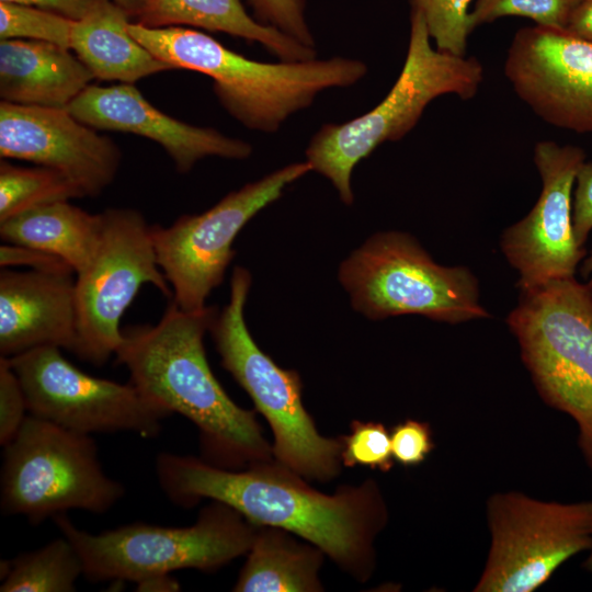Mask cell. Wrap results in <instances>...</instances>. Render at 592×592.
<instances>
[{
    "instance_id": "7",
    "label": "cell",
    "mask_w": 592,
    "mask_h": 592,
    "mask_svg": "<svg viewBox=\"0 0 592 592\" xmlns=\"http://www.w3.org/2000/svg\"><path fill=\"white\" fill-rule=\"evenodd\" d=\"M55 524L78 551L90 581L138 582L182 569L215 571L248 554L257 532L238 511L213 501L186 527L133 523L98 534L66 515Z\"/></svg>"
},
{
    "instance_id": "26",
    "label": "cell",
    "mask_w": 592,
    "mask_h": 592,
    "mask_svg": "<svg viewBox=\"0 0 592 592\" xmlns=\"http://www.w3.org/2000/svg\"><path fill=\"white\" fill-rule=\"evenodd\" d=\"M73 20L43 9L0 2V38L33 39L70 49Z\"/></svg>"
},
{
    "instance_id": "37",
    "label": "cell",
    "mask_w": 592,
    "mask_h": 592,
    "mask_svg": "<svg viewBox=\"0 0 592 592\" xmlns=\"http://www.w3.org/2000/svg\"><path fill=\"white\" fill-rule=\"evenodd\" d=\"M136 583L138 591L146 592H173L181 589L179 582L170 577V574L152 576Z\"/></svg>"
},
{
    "instance_id": "35",
    "label": "cell",
    "mask_w": 592,
    "mask_h": 592,
    "mask_svg": "<svg viewBox=\"0 0 592 592\" xmlns=\"http://www.w3.org/2000/svg\"><path fill=\"white\" fill-rule=\"evenodd\" d=\"M98 0H0L43 9L79 21L84 18Z\"/></svg>"
},
{
    "instance_id": "2",
    "label": "cell",
    "mask_w": 592,
    "mask_h": 592,
    "mask_svg": "<svg viewBox=\"0 0 592 592\" xmlns=\"http://www.w3.org/2000/svg\"><path fill=\"white\" fill-rule=\"evenodd\" d=\"M218 311H186L171 299L156 325L123 330L115 357L144 395L197 428L202 459L243 469L272 460L273 451L254 412L230 399L208 364L203 340Z\"/></svg>"
},
{
    "instance_id": "21",
    "label": "cell",
    "mask_w": 592,
    "mask_h": 592,
    "mask_svg": "<svg viewBox=\"0 0 592 592\" xmlns=\"http://www.w3.org/2000/svg\"><path fill=\"white\" fill-rule=\"evenodd\" d=\"M137 23L149 27L189 25L261 44L283 61L317 57L310 48L253 19L242 0H145Z\"/></svg>"
},
{
    "instance_id": "6",
    "label": "cell",
    "mask_w": 592,
    "mask_h": 592,
    "mask_svg": "<svg viewBox=\"0 0 592 592\" xmlns=\"http://www.w3.org/2000/svg\"><path fill=\"white\" fill-rule=\"evenodd\" d=\"M251 282L247 269H234L229 301L210 326L221 366L269 422L275 460L305 479H333L342 465L341 437H326L318 432L303 403L299 374L280 367L253 340L244 320Z\"/></svg>"
},
{
    "instance_id": "14",
    "label": "cell",
    "mask_w": 592,
    "mask_h": 592,
    "mask_svg": "<svg viewBox=\"0 0 592 592\" xmlns=\"http://www.w3.org/2000/svg\"><path fill=\"white\" fill-rule=\"evenodd\" d=\"M542 191L531 212L501 236V250L519 272L517 287L527 289L549 281L573 277L585 249L576 239L571 193L584 151L551 140L534 147Z\"/></svg>"
},
{
    "instance_id": "39",
    "label": "cell",
    "mask_w": 592,
    "mask_h": 592,
    "mask_svg": "<svg viewBox=\"0 0 592 592\" xmlns=\"http://www.w3.org/2000/svg\"><path fill=\"white\" fill-rule=\"evenodd\" d=\"M581 275L588 280V284L592 287V251L590 255L583 261L581 266Z\"/></svg>"
},
{
    "instance_id": "28",
    "label": "cell",
    "mask_w": 592,
    "mask_h": 592,
    "mask_svg": "<svg viewBox=\"0 0 592 592\" xmlns=\"http://www.w3.org/2000/svg\"><path fill=\"white\" fill-rule=\"evenodd\" d=\"M582 0H477L470 10L473 31L503 16L527 18L539 26L566 30Z\"/></svg>"
},
{
    "instance_id": "5",
    "label": "cell",
    "mask_w": 592,
    "mask_h": 592,
    "mask_svg": "<svg viewBox=\"0 0 592 592\" xmlns=\"http://www.w3.org/2000/svg\"><path fill=\"white\" fill-rule=\"evenodd\" d=\"M520 291L506 325L540 397L577 423L592 470V287L573 276Z\"/></svg>"
},
{
    "instance_id": "1",
    "label": "cell",
    "mask_w": 592,
    "mask_h": 592,
    "mask_svg": "<svg viewBox=\"0 0 592 592\" xmlns=\"http://www.w3.org/2000/svg\"><path fill=\"white\" fill-rule=\"evenodd\" d=\"M156 474L163 493L179 506L218 501L254 525L283 528L317 546L357 581L374 571V542L388 512L373 479L325 494L273 459L227 469L173 453L157 456Z\"/></svg>"
},
{
    "instance_id": "34",
    "label": "cell",
    "mask_w": 592,
    "mask_h": 592,
    "mask_svg": "<svg viewBox=\"0 0 592 592\" xmlns=\"http://www.w3.org/2000/svg\"><path fill=\"white\" fill-rule=\"evenodd\" d=\"M577 186L572 205L576 239L583 246L592 230V162H583L576 175Z\"/></svg>"
},
{
    "instance_id": "10",
    "label": "cell",
    "mask_w": 592,
    "mask_h": 592,
    "mask_svg": "<svg viewBox=\"0 0 592 592\" xmlns=\"http://www.w3.org/2000/svg\"><path fill=\"white\" fill-rule=\"evenodd\" d=\"M491 542L475 592H533L592 543V500L543 501L522 492L487 501Z\"/></svg>"
},
{
    "instance_id": "20",
    "label": "cell",
    "mask_w": 592,
    "mask_h": 592,
    "mask_svg": "<svg viewBox=\"0 0 592 592\" xmlns=\"http://www.w3.org/2000/svg\"><path fill=\"white\" fill-rule=\"evenodd\" d=\"M128 16L114 1L98 0L84 18L75 22L70 49L94 78L134 84L173 70L132 36Z\"/></svg>"
},
{
    "instance_id": "13",
    "label": "cell",
    "mask_w": 592,
    "mask_h": 592,
    "mask_svg": "<svg viewBox=\"0 0 592 592\" xmlns=\"http://www.w3.org/2000/svg\"><path fill=\"white\" fill-rule=\"evenodd\" d=\"M23 389L29 414L69 431L132 432L153 439L166 408L134 384L89 375L64 357L59 348L39 346L8 357Z\"/></svg>"
},
{
    "instance_id": "40",
    "label": "cell",
    "mask_w": 592,
    "mask_h": 592,
    "mask_svg": "<svg viewBox=\"0 0 592 592\" xmlns=\"http://www.w3.org/2000/svg\"><path fill=\"white\" fill-rule=\"evenodd\" d=\"M584 568L587 569V571H589L592 574V543L589 548V557L587 558L584 562Z\"/></svg>"
},
{
    "instance_id": "23",
    "label": "cell",
    "mask_w": 592,
    "mask_h": 592,
    "mask_svg": "<svg viewBox=\"0 0 592 592\" xmlns=\"http://www.w3.org/2000/svg\"><path fill=\"white\" fill-rule=\"evenodd\" d=\"M292 533L257 525L253 543L232 590L236 592H319L323 551Z\"/></svg>"
},
{
    "instance_id": "19",
    "label": "cell",
    "mask_w": 592,
    "mask_h": 592,
    "mask_svg": "<svg viewBox=\"0 0 592 592\" xmlns=\"http://www.w3.org/2000/svg\"><path fill=\"white\" fill-rule=\"evenodd\" d=\"M94 79L68 48L33 39H0L1 101L67 109Z\"/></svg>"
},
{
    "instance_id": "18",
    "label": "cell",
    "mask_w": 592,
    "mask_h": 592,
    "mask_svg": "<svg viewBox=\"0 0 592 592\" xmlns=\"http://www.w3.org/2000/svg\"><path fill=\"white\" fill-rule=\"evenodd\" d=\"M71 272L0 271V354L39 346L78 350L76 278Z\"/></svg>"
},
{
    "instance_id": "17",
    "label": "cell",
    "mask_w": 592,
    "mask_h": 592,
    "mask_svg": "<svg viewBox=\"0 0 592 592\" xmlns=\"http://www.w3.org/2000/svg\"><path fill=\"white\" fill-rule=\"evenodd\" d=\"M80 122L102 130L132 133L159 144L178 172L186 173L206 157L243 160L248 141L171 117L151 105L130 83L90 84L67 107Z\"/></svg>"
},
{
    "instance_id": "11",
    "label": "cell",
    "mask_w": 592,
    "mask_h": 592,
    "mask_svg": "<svg viewBox=\"0 0 592 592\" xmlns=\"http://www.w3.org/2000/svg\"><path fill=\"white\" fill-rule=\"evenodd\" d=\"M101 215L95 253L76 274V355L98 366L115 355L123 338L121 319L144 284L172 297L158 264L152 225L133 208H107Z\"/></svg>"
},
{
    "instance_id": "15",
    "label": "cell",
    "mask_w": 592,
    "mask_h": 592,
    "mask_svg": "<svg viewBox=\"0 0 592 592\" xmlns=\"http://www.w3.org/2000/svg\"><path fill=\"white\" fill-rule=\"evenodd\" d=\"M504 75L546 123L592 133V41L567 30L520 29L508 48Z\"/></svg>"
},
{
    "instance_id": "31",
    "label": "cell",
    "mask_w": 592,
    "mask_h": 592,
    "mask_svg": "<svg viewBox=\"0 0 592 592\" xmlns=\"http://www.w3.org/2000/svg\"><path fill=\"white\" fill-rule=\"evenodd\" d=\"M29 412L26 399L9 358L0 357V444L14 439Z\"/></svg>"
},
{
    "instance_id": "4",
    "label": "cell",
    "mask_w": 592,
    "mask_h": 592,
    "mask_svg": "<svg viewBox=\"0 0 592 592\" xmlns=\"http://www.w3.org/2000/svg\"><path fill=\"white\" fill-rule=\"evenodd\" d=\"M482 81L483 67L477 58L434 48L422 15L411 12L406 59L387 95L361 116L321 126L308 143L306 161L351 205V175L363 159L410 133L434 99L454 94L469 100Z\"/></svg>"
},
{
    "instance_id": "24",
    "label": "cell",
    "mask_w": 592,
    "mask_h": 592,
    "mask_svg": "<svg viewBox=\"0 0 592 592\" xmlns=\"http://www.w3.org/2000/svg\"><path fill=\"white\" fill-rule=\"evenodd\" d=\"M83 574L82 560L62 535L43 547L20 554L0 585L1 592H73Z\"/></svg>"
},
{
    "instance_id": "27",
    "label": "cell",
    "mask_w": 592,
    "mask_h": 592,
    "mask_svg": "<svg viewBox=\"0 0 592 592\" xmlns=\"http://www.w3.org/2000/svg\"><path fill=\"white\" fill-rule=\"evenodd\" d=\"M411 12L422 15L431 39L440 50L465 55L473 0H409Z\"/></svg>"
},
{
    "instance_id": "25",
    "label": "cell",
    "mask_w": 592,
    "mask_h": 592,
    "mask_svg": "<svg viewBox=\"0 0 592 592\" xmlns=\"http://www.w3.org/2000/svg\"><path fill=\"white\" fill-rule=\"evenodd\" d=\"M80 197H86L82 190L56 170L0 162V223L44 204Z\"/></svg>"
},
{
    "instance_id": "8",
    "label": "cell",
    "mask_w": 592,
    "mask_h": 592,
    "mask_svg": "<svg viewBox=\"0 0 592 592\" xmlns=\"http://www.w3.org/2000/svg\"><path fill=\"white\" fill-rule=\"evenodd\" d=\"M338 277L353 308L372 320L419 315L456 325L491 317L474 273L436 263L409 234L373 235L340 264Z\"/></svg>"
},
{
    "instance_id": "38",
    "label": "cell",
    "mask_w": 592,
    "mask_h": 592,
    "mask_svg": "<svg viewBox=\"0 0 592 592\" xmlns=\"http://www.w3.org/2000/svg\"><path fill=\"white\" fill-rule=\"evenodd\" d=\"M112 1H114L116 4L122 7L129 14V16H138L145 3V0H112Z\"/></svg>"
},
{
    "instance_id": "36",
    "label": "cell",
    "mask_w": 592,
    "mask_h": 592,
    "mask_svg": "<svg viewBox=\"0 0 592 592\" xmlns=\"http://www.w3.org/2000/svg\"><path fill=\"white\" fill-rule=\"evenodd\" d=\"M566 30L579 37L592 41V0H582L577 5Z\"/></svg>"
},
{
    "instance_id": "30",
    "label": "cell",
    "mask_w": 592,
    "mask_h": 592,
    "mask_svg": "<svg viewBox=\"0 0 592 592\" xmlns=\"http://www.w3.org/2000/svg\"><path fill=\"white\" fill-rule=\"evenodd\" d=\"M257 20L272 26L303 45L316 48L306 19V0H248Z\"/></svg>"
},
{
    "instance_id": "22",
    "label": "cell",
    "mask_w": 592,
    "mask_h": 592,
    "mask_svg": "<svg viewBox=\"0 0 592 592\" xmlns=\"http://www.w3.org/2000/svg\"><path fill=\"white\" fill-rule=\"evenodd\" d=\"M101 228V213L90 214L69 201H57L1 221L0 237L2 242L52 253L79 274L95 253Z\"/></svg>"
},
{
    "instance_id": "16",
    "label": "cell",
    "mask_w": 592,
    "mask_h": 592,
    "mask_svg": "<svg viewBox=\"0 0 592 592\" xmlns=\"http://www.w3.org/2000/svg\"><path fill=\"white\" fill-rule=\"evenodd\" d=\"M0 157L29 161L72 180L98 196L115 179L121 150L67 109L0 102Z\"/></svg>"
},
{
    "instance_id": "12",
    "label": "cell",
    "mask_w": 592,
    "mask_h": 592,
    "mask_svg": "<svg viewBox=\"0 0 592 592\" xmlns=\"http://www.w3.org/2000/svg\"><path fill=\"white\" fill-rule=\"evenodd\" d=\"M310 171L307 161L287 164L228 193L202 214L180 216L168 227L152 225L157 260L171 286V299L186 311L203 309L236 254L232 244L240 230Z\"/></svg>"
},
{
    "instance_id": "33",
    "label": "cell",
    "mask_w": 592,
    "mask_h": 592,
    "mask_svg": "<svg viewBox=\"0 0 592 592\" xmlns=\"http://www.w3.org/2000/svg\"><path fill=\"white\" fill-rule=\"evenodd\" d=\"M25 265L35 271L71 272L72 269L60 258L35 248L2 242L0 246V266Z\"/></svg>"
},
{
    "instance_id": "3",
    "label": "cell",
    "mask_w": 592,
    "mask_h": 592,
    "mask_svg": "<svg viewBox=\"0 0 592 592\" xmlns=\"http://www.w3.org/2000/svg\"><path fill=\"white\" fill-rule=\"evenodd\" d=\"M132 36L173 69L208 76L223 107L244 127L275 133L323 91L348 88L367 73L348 57L263 62L240 55L201 31L128 24Z\"/></svg>"
},
{
    "instance_id": "9",
    "label": "cell",
    "mask_w": 592,
    "mask_h": 592,
    "mask_svg": "<svg viewBox=\"0 0 592 592\" xmlns=\"http://www.w3.org/2000/svg\"><path fill=\"white\" fill-rule=\"evenodd\" d=\"M109 477L91 435L29 414L3 446L0 505L5 515L38 524L70 510L104 513L124 496Z\"/></svg>"
},
{
    "instance_id": "32",
    "label": "cell",
    "mask_w": 592,
    "mask_h": 592,
    "mask_svg": "<svg viewBox=\"0 0 592 592\" xmlns=\"http://www.w3.org/2000/svg\"><path fill=\"white\" fill-rule=\"evenodd\" d=\"M394 459L402 466H418L434 448L432 431L426 422L408 419L390 432Z\"/></svg>"
},
{
    "instance_id": "29",
    "label": "cell",
    "mask_w": 592,
    "mask_h": 592,
    "mask_svg": "<svg viewBox=\"0 0 592 592\" xmlns=\"http://www.w3.org/2000/svg\"><path fill=\"white\" fill-rule=\"evenodd\" d=\"M340 437L342 465L364 466L385 473L392 468L390 432L383 423L356 420L351 424V433Z\"/></svg>"
}]
</instances>
